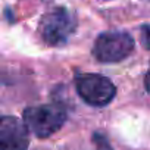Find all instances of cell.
<instances>
[{"label":"cell","instance_id":"obj_1","mask_svg":"<svg viewBox=\"0 0 150 150\" xmlns=\"http://www.w3.org/2000/svg\"><path fill=\"white\" fill-rule=\"evenodd\" d=\"M68 118L63 105H40L31 106L24 110V124L38 138H46L59 131Z\"/></svg>","mask_w":150,"mask_h":150},{"label":"cell","instance_id":"obj_2","mask_svg":"<svg viewBox=\"0 0 150 150\" xmlns=\"http://www.w3.org/2000/svg\"><path fill=\"white\" fill-rule=\"evenodd\" d=\"M75 28H77L75 15L65 8H56L41 18L38 33L46 44L63 46L74 34Z\"/></svg>","mask_w":150,"mask_h":150},{"label":"cell","instance_id":"obj_3","mask_svg":"<svg viewBox=\"0 0 150 150\" xmlns=\"http://www.w3.org/2000/svg\"><path fill=\"white\" fill-rule=\"evenodd\" d=\"M134 50V40L124 31L102 33L93 46V54L99 62L115 63L128 57Z\"/></svg>","mask_w":150,"mask_h":150},{"label":"cell","instance_id":"obj_4","mask_svg":"<svg viewBox=\"0 0 150 150\" xmlns=\"http://www.w3.org/2000/svg\"><path fill=\"white\" fill-rule=\"evenodd\" d=\"M75 88L80 97L91 106H106L109 105L115 94L116 88L113 83L99 74H80L75 78Z\"/></svg>","mask_w":150,"mask_h":150},{"label":"cell","instance_id":"obj_5","mask_svg":"<svg viewBox=\"0 0 150 150\" xmlns=\"http://www.w3.org/2000/svg\"><path fill=\"white\" fill-rule=\"evenodd\" d=\"M28 128L15 116H0V150H28Z\"/></svg>","mask_w":150,"mask_h":150},{"label":"cell","instance_id":"obj_6","mask_svg":"<svg viewBox=\"0 0 150 150\" xmlns=\"http://www.w3.org/2000/svg\"><path fill=\"white\" fill-rule=\"evenodd\" d=\"M93 143L96 146V150H112V146L109 144L106 135H103L102 132L93 134Z\"/></svg>","mask_w":150,"mask_h":150},{"label":"cell","instance_id":"obj_7","mask_svg":"<svg viewBox=\"0 0 150 150\" xmlns=\"http://www.w3.org/2000/svg\"><path fill=\"white\" fill-rule=\"evenodd\" d=\"M141 41L147 50H150V25H144L141 28Z\"/></svg>","mask_w":150,"mask_h":150},{"label":"cell","instance_id":"obj_8","mask_svg":"<svg viewBox=\"0 0 150 150\" xmlns=\"http://www.w3.org/2000/svg\"><path fill=\"white\" fill-rule=\"evenodd\" d=\"M144 86H146V90L150 93V71L147 72V75H146V80H144Z\"/></svg>","mask_w":150,"mask_h":150}]
</instances>
